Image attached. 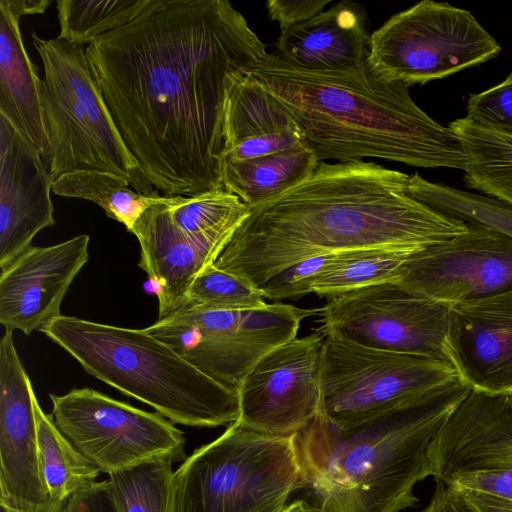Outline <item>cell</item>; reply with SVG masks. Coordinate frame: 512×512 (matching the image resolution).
I'll list each match as a JSON object with an SVG mask.
<instances>
[{
    "mask_svg": "<svg viewBox=\"0 0 512 512\" xmlns=\"http://www.w3.org/2000/svg\"><path fill=\"white\" fill-rule=\"evenodd\" d=\"M227 0H154L86 46L112 119L149 183L164 196L222 188L227 98L266 56Z\"/></svg>",
    "mask_w": 512,
    "mask_h": 512,
    "instance_id": "6da1fadb",
    "label": "cell"
},
{
    "mask_svg": "<svg viewBox=\"0 0 512 512\" xmlns=\"http://www.w3.org/2000/svg\"><path fill=\"white\" fill-rule=\"evenodd\" d=\"M409 175L374 162H319L304 182L251 208L213 265L257 288L306 259L380 246L426 247L467 231L408 192Z\"/></svg>",
    "mask_w": 512,
    "mask_h": 512,
    "instance_id": "7a4b0ae2",
    "label": "cell"
},
{
    "mask_svg": "<svg viewBox=\"0 0 512 512\" xmlns=\"http://www.w3.org/2000/svg\"><path fill=\"white\" fill-rule=\"evenodd\" d=\"M247 75L285 107L319 162L372 157L465 170L466 153L455 132L428 116L409 86L383 78L367 60L345 70L311 72L267 54Z\"/></svg>",
    "mask_w": 512,
    "mask_h": 512,
    "instance_id": "3957f363",
    "label": "cell"
},
{
    "mask_svg": "<svg viewBox=\"0 0 512 512\" xmlns=\"http://www.w3.org/2000/svg\"><path fill=\"white\" fill-rule=\"evenodd\" d=\"M458 377L406 404L349 427L317 415L295 435L308 486L324 512H400L418 502L432 475L430 446L470 392Z\"/></svg>",
    "mask_w": 512,
    "mask_h": 512,
    "instance_id": "277c9868",
    "label": "cell"
},
{
    "mask_svg": "<svg viewBox=\"0 0 512 512\" xmlns=\"http://www.w3.org/2000/svg\"><path fill=\"white\" fill-rule=\"evenodd\" d=\"M40 332L83 369L169 419L218 427L239 417L238 393L213 380L147 329L59 315Z\"/></svg>",
    "mask_w": 512,
    "mask_h": 512,
    "instance_id": "5b68a950",
    "label": "cell"
},
{
    "mask_svg": "<svg viewBox=\"0 0 512 512\" xmlns=\"http://www.w3.org/2000/svg\"><path fill=\"white\" fill-rule=\"evenodd\" d=\"M43 65L42 104L52 180L77 170H101L126 178L135 191L159 193L126 147L94 80L86 46L31 34Z\"/></svg>",
    "mask_w": 512,
    "mask_h": 512,
    "instance_id": "8992f818",
    "label": "cell"
},
{
    "mask_svg": "<svg viewBox=\"0 0 512 512\" xmlns=\"http://www.w3.org/2000/svg\"><path fill=\"white\" fill-rule=\"evenodd\" d=\"M295 435L231 423L174 472L173 512H283L304 486Z\"/></svg>",
    "mask_w": 512,
    "mask_h": 512,
    "instance_id": "52a82bcc",
    "label": "cell"
},
{
    "mask_svg": "<svg viewBox=\"0 0 512 512\" xmlns=\"http://www.w3.org/2000/svg\"><path fill=\"white\" fill-rule=\"evenodd\" d=\"M500 51L468 10L423 0L391 16L370 35L367 62L383 78L410 87L482 64Z\"/></svg>",
    "mask_w": 512,
    "mask_h": 512,
    "instance_id": "ba28073f",
    "label": "cell"
},
{
    "mask_svg": "<svg viewBox=\"0 0 512 512\" xmlns=\"http://www.w3.org/2000/svg\"><path fill=\"white\" fill-rule=\"evenodd\" d=\"M325 335L318 415L338 427L396 409L458 376L452 365L433 358L369 348L333 332Z\"/></svg>",
    "mask_w": 512,
    "mask_h": 512,
    "instance_id": "9c48e42d",
    "label": "cell"
},
{
    "mask_svg": "<svg viewBox=\"0 0 512 512\" xmlns=\"http://www.w3.org/2000/svg\"><path fill=\"white\" fill-rule=\"evenodd\" d=\"M318 312L280 302L253 310L179 311L146 329L204 374L238 393L252 367L296 338L301 322Z\"/></svg>",
    "mask_w": 512,
    "mask_h": 512,
    "instance_id": "30bf717a",
    "label": "cell"
},
{
    "mask_svg": "<svg viewBox=\"0 0 512 512\" xmlns=\"http://www.w3.org/2000/svg\"><path fill=\"white\" fill-rule=\"evenodd\" d=\"M57 429L101 473L108 475L146 460L184 461L185 437L171 421L91 388L50 394Z\"/></svg>",
    "mask_w": 512,
    "mask_h": 512,
    "instance_id": "8fae6325",
    "label": "cell"
},
{
    "mask_svg": "<svg viewBox=\"0 0 512 512\" xmlns=\"http://www.w3.org/2000/svg\"><path fill=\"white\" fill-rule=\"evenodd\" d=\"M321 329L369 348L433 358L451 365L446 332L451 305L410 294L393 281L326 298Z\"/></svg>",
    "mask_w": 512,
    "mask_h": 512,
    "instance_id": "7c38bea8",
    "label": "cell"
},
{
    "mask_svg": "<svg viewBox=\"0 0 512 512\" xmlns=\"http://www.w3.org/2000/svg\"><path fill=\"white\" fill-rule=\"evenodd\" d=\"M430 459L436 482L512 501V394L470 390L432 440Z\"/></svg>",
    "mask_w": 512,
    "mask_h": 512,
    "instance_id": "4fadbf2b",
    "label": "cell"
},
{
    "mask_svg": "<svg viewBox=\"0 0 512 512\" xmlns=\"http://www.w3.org/2000/svg\"><path fill=\"white\" fill-rule=\"evenodd\" d=\"M467 225L466 232L415 252L392 281L412 295L447 305L512 291V238Z\"/></svg>",
    "mask_w": 512,
    "mask_h": 512,
    "instance_id": "5bb4252c",
    "label": "cell"
},
{
    "mask_svg": "<svg viewBox=\"0 0 512 512\" xmlns=\"http://www.w3.org/2000/svg\"><path fill=\"white\" fill-rule=\"evenodd\" d=\"M325 336L318 328L264 355L238 390L237 420L253 430L278 436L304 429L320 412Z\"/></svg>",
    "mask_w": 512,
    "mask_h": 512,
    "instance_id": "9a60e30c",
    "label": "cell"
},
{
    "mask_svg": "<svg viewBox=\"0 0 512 512\" xmlns=\"http://www.w3.org/2000/svg\"><path fill=\"white\" fill-rule=\"evenodd\" d=\"M31 380L13 332L0 340V505L29 510L50 501L39 455Z\"/></svg>",
    "mask_w": 512,
    "mask_h": 512,
    "instance_id": "2e32d148",
    "label": "cell"
},
{
    "mask_svg": "<svg viewBox=\"0 0 512 512\" xmlns=\"http://www.w3.org/2000/svg\"><path fill=\"white\" fill-rule=\"evenodd\" d=\"M86 234L47 247L31 246L0 275V323L25 335L40 331L61 315L70 285L88 262Z\"/></svg>",
    "mask_w": 512,
    "mask_h": 512,
    "instance_id": "e0dca14e",
    "label": "cell"
},
{
    "mask_svg": "<svg viewBox=\"0 0 512 512\" xmlns=\"http://www.w3.org/2000/svg\"><path fill=\"white\" fill-rule=\"evenodd\" d=\"M168 203L149 207L130 231L140 244L138 266L156 287L158 320L181 309L196 276L214 263L241 225L189 236L172 221Z\"/></svg>",
    "mask_w": 512,
    "mask_h": 512,
    "instance_id": "ac0fdd59",
    "label": "cell"
},
{
    "mask_svg": "<svg viewBox=\"0 0 512 512\" xmlns=\"http://www.w3.org/2000/svg\"><path fill=\"white\" fill-rule=\"evenodd\" d=\"M446 350L471 390L512 394V291L451 305Z\"/></svg>",
    "mask_w": 512,
    "mask_h": 512,
    "instance_id": "d6986e66",
    "label": "cell"
},
{
    "mask_svg": "<svg viewBox=\"0 0 512 512\" xmlns=\"http://www.w3.org/2000/svg\"><path fill=\"white\" fill-rule=\"evenodd\" d=\"M53 180L40 152L0 116V268L53 226Z\"/></svg>",
    "mask_w": 512,
    "mask_h": 512,
    "instance_id": "ffe728a7",
    "label": "cell"
},
{
    "mask_svg": "<svg viewBox=\"0 0 512 512\" xmlns=\"http://www.w3.org/2000/svg\"><path fill=\"white\" fill-rule=\"evenodd\" d=\"M369 40L363 9L342 1L282 31L276 54L302 70L334 72L364 63L369 54Z\"/></svg>",
    "mask_w": 512,
    "mask_h": 512,
    "instance_id": "44dd1931",
    "label": "cell"
},
{
    "mask_svg": "<svg viewBox=\"0 0 512 512\" xmlns=\"http://www.w3.org/2000/svg\"><path fill=\"white\" fill-rule=\"evenodd\" d=\"M223 140L221 158L232 159L306 146L300 128L285 107L247 74L235 83L227 98Z\"/></svg>",
    "mask_w": 512,
    "mask_h": 512,
    "instance_id": "7402d4cb",
    "label": "cell"
},
{
    "mask_svg": "<svg viewBox=\"0 0 512 512\" xmlns=\"http://www.w3.org/2000/svg\"><path fill=\"white\" fill-rule=\"evenodd\" d=\"M19 15L0 0V116L41 154L49 152L42 104V79L24 47Z\"/></svg>",
    "mask_w": 512,
    "mask_h": 512,
    "instance_id": "603a6c76",
    "label": "cell"
},
{
    "mask_svg": "<svg viewBox=\"0 0 512 512\" xmlns=\"http://www.w3.org/2000/svg\"><path fill=\"white\" fill-rule=\"evenodd\" d=\"M318 164L307 146L249 159L221 158L220 180L225 190L254 208L304 182Z\"/></svg>",
    "mask_w": 512,
    "mask_h": 512,
    "instance_id": "cb8c5ba5",
    "label": "cell"
},
{
    "mask_svg": "<svg viewBox=\"0 0 512 512\" xmlns=\"http://www.w3.org/2000/svg\"><path fill=\"white\" fill-rule=\"evenodd\" d=\"M448 127L460 138L466 153V186L512 206V137L466 116L451 121Z\"/></svg>",
    "mask_w": 512,
    "mask_h": 512,
    "instance_id": "d4e9b609",
    "label": "cell"
},
{
    "mask_svg": "<svg viewBox=\"0 0 512 512\" xmlns=\"http://www.w3.org/2000/svg\"><path fill=\"white\" fill-rule=\"evenodd\" d=\"M52 191L62 197L80 198L96 203L107 217L123 224L128 232L149 207L168 203L173 197L160 193L141 194L132 189L126 178L101 170L63 173L53 181Z\"/></svg>",
    "mask_w": 512,
    "mask_h": 512,
    "instance_id": "484cf974",
    "label": "cell"
},
{
    "mask_svg": "<svg viewBox=\"0 0 512 512\" xmlns=\"http://www.w3.org/2000/svg\"><path fill=\"white\" fill-rule=\"evenodd\" d=\"M422 248L380 246L334 253L314 282L312 293L327 298L375 283L392 281L402 266Z\"/></svg>",
    "mask_w": 512,
    "mask_h": 512,
    "instance_id": "4316f807",
    "label": "cell"
},
{
    "mask_svg": "<svg viewBox=\"0 0 512 512\" xmlns=\"http://www.w3.org/2000/svg\"><path fill=\"white\" fill-rule=\"evenodd\" d=\"M40 464L50 501L66 502L97 482L100 470L57 429L50 415L34 399Z\"/></svg>",
    "mask_w": 512,
    "mask_h": 512,
    "instance_id": "83f0119b",
    "label": "cell"
},
{
    "mask_svg": "<svg viewBox=\"0 0 512 512\" xmlns=\"http://www.w3.org/2000/svg\"><path fill=\"white\" fill-rule=\"evenodd\" d=\"M408 192L430 208L466 224L484 226L512 238V206L495 198L430 182L415 173Z\"/></svg>",
    "mask_w": 512,
    "mask_h": 512,
    "instance_id": "f1b7e54d",
    "label": "cell"
},
{
    "mask_svg": "<svg viewBox=\"0 0 512 512\" xmlns=\"http://www.w3.org/2000/svg\"><path fill=\"white\" fill-rule=\"evenodd\" d=\"M154 0H59L58 39L89 45L100 36L120 28L139 17Z\"/></svg>",
    "mask_w": 512,
    "mask_h": 512,
    "instance_id": "f546056e",
    "label": "cell"
},
{
    "mask_svg": "<svg viewBox=\"0 0 512 512\" xmlns=\"http://www.w3.org/2000/svg\"><path fill=\"white\" fill-rule=\"evenodd\" d=\"M172 463L158 457L109 474L119 512H173Z\"/></svg>",
    "mask_w": 512,
    "mask_h": 512,
    "instance_id": "4dcf8cb0",
    "label": "cell"
},
{
    "mask_svg": "<svg viewBox=\"0 0 512 512\" xmlns=\"http://www.w3.org/2000/svg\"><path fill=\"white\" fill-rule=\"evenodd\" d=\"M167 208L174 224L189 236L241 224L251 213L248 205L223 187L192 197L176 195Z\"/></svg>",
    "mask_w": 512,
    "mask_h": 512,
    "instance_id": "1f68e13d",
    "label": "cell"
},
{
    "mask_svg": "<svg viewBox=\"0 0 512 512\" xmlns=\"http://www.w3.org/2000/svg\"><path fill=\"white\" fill-rule=\"evenodd\" d=\"M264 300L260 288L211 264L196 276L189 287L184 305L177 312L253 310L266 306L268 303Z\"/></svg>",
    "mask_w": 512,
    "mask_h": 512,
    "instance_id": "d6a6232c",
    "label": "cell"
},
{
    "mask_svg": "<svg viewBox=\"0 0 512 512\" xmlns=\"http://www.w3.org/2000/svg\"><path fill=\"white\" fill-rule=\"evenodd\" d=\"M466 109L467 118L512 137V73L501 83L471 94Z\"/></svg>",
    "mask_w": 512,
    "mask_h": 512,
    "instance_id": "836d02e7",
    "label": "cell"
},
{
    "mask_svg": "<svg viewBox=\"0 0 512 512\" xmlns=\"http://www.w3.org/2000/svg\"><path fill=\"white\" fill-rule=\"evenodd\" d=\"M333 254L306 259L280 272L260 288L263 297L282 300L312 293L314 282L327 267Z\"/></svg>",
    "mask_w": 512,
    "mask_h": 512,
    "instance_id": "e575fe53",
    "label": "cell"
},
{
    "mask_svg": "<svg viewBox=\"0 0 512 512\" xmlns=\"http://www.w3.org/2000/svg\"><path fill=\"white\" fill-rule=\"evenodd\" d=\"M331 0H269L266 2L268 17L285 31L301 24L320 12Z\"/></svg>",
    "mask_w": 512,
    "mask_h": 512,
    "instance_id": "d590c367",
    "label": "cell"
},
{
    "mask_svg": "<svg viewBox=\"0 0 512 512\" xmlns=\"http://www.w3.org/2000/svg\"><path fill=\"white\" fill-rule=\"evenodd\" d=\"M63 512H119L109 480L95 482L66 500Z\"/></svg>",
    "mask_w": 512,
    "mask_h": 512,
    "instance_id": "8d00e7d4",
    "label": "cell"
},
{
    "mask_svg": "<svg viewBox=\"0 0 512 512\" xmlns=\"http://www.w3.org/2000/svg\"><path fill=\"white\" fill-rule=\"evenodd\" d=\"M420 512H475L463 492L436 482L427 506Z\"/></svg>",
    "mask_w": 512,
    "mask_h": 512,
    "instance_id": "74e56055",
    "label": "cell"
},
{
    "mask_svg": "<svg viewBox=\"0 0 512 512\" xmlns=\"http://www.w3.org/2000/svg\"><path fill=\"white\" fill-rule=\"evenodd\" d=\"M475 512H512V501L484 494L461 490Z\"/></svg>",
    "mask_w": 512,
    "mask_h": 512,
    "instance_id": "f35d334b",
    "label": "cell"
},
{
    "mask_svg": "<svg viewBox=\"0 0 512 512\" xmlns=\"http://www.w3.org/2000/svg\"><path fill=\"white\" fill-rule=\"evenodd\" d=\"M9 5L22 16L41 14L52 3L47 0H8Z\"/></svg>",
    "mask_w": 512,
    "mask_h": 512,
    "instance_id": "ab89813d",
    "label": "cell"
},
{
    "mask_svg": "<svg viewBox=\"0 0 512 512\" xmlns=\"http://www.w3.org/2000/svg\"><path fill=\"white\" fill-rule=\"evenodd\" d=\"M65 502L49 501L29 510H17L0 505V512H63Z\"/></svg>",
    "mask_w": 512,
    "mask_h": 512,
    "instance_id": "60d3db41",
    "label": "cell"
},
{
    "mask_svg": "<svg viewBox=\"0 0 512 512\" xmlns=\"http://www.w3.org/2000/svg\"><path fill=\"white\" fill-rule=\"evenodd\" d=\"M283 512H324L318 505H313L305 500H295L287 505Z\"/></svg>",
    "mask_w": 512,
    "mask_h": 512,
    "instance_id": "b9f144b4",
    "label": "cell"
}]
</instances>
